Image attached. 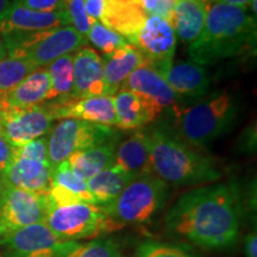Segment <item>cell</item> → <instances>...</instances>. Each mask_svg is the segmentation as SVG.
Instances as JSON below:
<instances>
[{
  "mask_svg": "<svg viewBox=\"0 0 257 257\" xmlns=\"http://www.w3.org/2000/svg\"><path fill=\"white\" fill-rule=\"evenodd\" d=\"M240 224L238 193L226 184L199 186L184 193L163 218L170 236L210 251L233 248Z\"/></svg>",
  "mask_w": 257,
  "mask_h": 257,
  "instance_id": "cell-1",
  "label": "cell"
},
{
  "mask_svg": "<svg viewBox=\"0 0 257 257\" xmlns=\"http://www.w3.org/2000/svg\"><path fill=\"white\" fill-rule=\"evenodd\" d=\"M256 41L255 17L248 9L212 3L199 37L189 43L192 62L212 66L240 55Z\"/></svg>",
  "mask_w": 257,
  "mask_h": 257,
  "instance_id": "cell-2",
  "label": "cell"
},
{
  "mask_svg": "<svg viewBox=\"0 0 257 257\" xmlns=\"http://www.w3.org/2000/svg\"><path fill=\"white\" fill-rule=\"evenodd\" d=\"M150 167L154 175L168 186H199L214 184L221 176L213 159L193 149L184 141L154 130L149 134Z\"/></svg>",
  "mask_w": 257,
  "mask_h": 257,
  "instance_id": "cell-3",
  "label": "cell"
},
{
  "mask_svg": "<svg viewBox=\"0 0 257 257\" xmlns=\"http://www.w3.org/2000/svg\"><path fill=\"white\" fill-rule=\"evenodd\" d=\"M239 113V101L233 93H211L178 113V131L191 147L207 148L233 126Z\"/></svg>",
  "mask_w": 257,
  "mask_h": 257,
  "instance_id": "cell-4",
  "label": "cell"
},
{
  "mask_svg": "<svg viewBox=\"0 0 257 257\" xmlns=\"http://www.w3.org/2000/svg\"><path fill=\"white\" fill-rule=\"evenodd\" d=\"M168 198L169 186L152 173L135 178L113 201L101 207L121 229L149 224L165 208Z\"/></svg>",
  "mask_w": 257,
  "mask_h": 257,
  "instance_id": "cell-5",
  "label": "cell"
},
{
  "mask_svg": "<svg viewBox=\"0 0 257 257\" xmlns=\"http://www.w3.org/2000/svg\"><path fill=\"white\" fill-rule=\"evenodd\" d=\"M6 55L27 60L35 68L49 66L61 56L86 47L83 38L72 25L37 32H16L2 37Z\"/></svg>",
  "mask_w": 257,
  "mask_h": 257,
  "instance_id": "cell-6",
  "label": "cell"
},
{
  "mask_svg": "<svg viewBox=\"0 0 257 257\" xmlns=\"http://www.w3.org/2000/svg\"><path fill=\"white\" fill-rule=\"evenodd\" d=\"M44 223L57 238L66 242L100 238L119 230L101 206L87 202L49 206Z\"/></svg>",
  "mask_w": 257,
  "mask_h": 257,
  "instance_id": "cell-7",
  "label": "cell"
},
{
  "mask_svg": "<svg viewBox=\"0 0 257 257\" xmlns=\"http://www.w3.org/2000/svg\"><path fill=\"white\" fill-rule=\"evenodd\" d=\"M110 126L78 119H62L47 135L48 160L53 167L64 162L74 153L100 144L115 142Z\"/></svg>",
  "mask_w": 257,
  "mask_h": 257,
  "instance_id": "cell-8",
  "label": "cell"
},
{
  "mask_svg": "<svg viewBox=\"0 0 257 257\" xmlns=\"http://www.w3.org/2000/svg\"><path fill=\"white\" fill-rule=\"evenodd\" d=\"M49 207L47 194H37L0 182V239L29 225L44 221Z\"/></svg>",
  "mask_w": 257,
  "mask_h": 257,
  "instance_id": "cell-9",
  "label": "cell"
},
{
  "mask_svg": "<svg viewBox=\"0 0 257 257\" xmlns=\"http://www.w3.org/2000/svg\"><path fill=\"white\" fill-rule=\"evenodd\" d=\"M78 244L59 239L42 221L0 239V250L2 257H68Z\"/></svg>",
  "mask_w": 257,
  "mask_h": 257,
  "instance_id": "cell-10",
  "label": "cell"
},
{
  "mask_svg": "<svg viewBox=\"0 0 257 257\" xmlns=\"http://www.w3.org/2000/svg\"><path fill=\"white\" fill-rule=\"evenodd\" d=\"M53 121L46 104L28 108H0V134L14 148L47 136Z\"/></svg>",
  "mask_w": 257,
  "mask_h": 257,
  "instance_id": "cell-11",
  "label": "cell"
},
{
  "mask_svg": "<svg viewBox=\"0 0 257 257\" xmlns=\"http://www.w3.org/2000/svg\"><path fill=\"white\" fill-rule=\"evenodd\" d=\"M176 42L178 36L168 22L157 16H148L134 47L144 56L146 64L162 74L173 63Z\"/></svg>",
  "mask_w": 257,
  "mask_h": 257,
  "instance_id": "cell-12",
  "label": "cell"
},
{
  "mask_svg": "<svg viewBox=\"0 0 257 257\" xmlns=\"http://www.w3.org/2000/svg\"><path fill=\"white\" fill-rule=\"evenodd\" d=\"M54 120L56 119H78L88 123L115 125L114 96L99 95L89 98L70 96L63 100L47 101Z\"/></svg>",
  "mask_w": 257,
  "mask_h": 257,
  "instance_id": "cell-13",
  "label": "cell"
},
{
  "mask_svg": "<svg viewBox=\"0 0 257 257\" xmlns=\"http://www.w3.org/2000/svg\"><path fill=\"white\" fill-rule=\"evenodd\" d=\"M70 25L67 11L38 12L12 4L0 19V37L16 32H37Z\"/></svg>",
  "mask_w": 257,
  "mask_h": 257,
  "instance_id": "cell-14",
  "label": "cell"
},
{
  "mask_svg": "<svg viewBox=\"0 0 257 257\" xmlns=\"http://www.w3.org/2000/svg\"><path fill=\"white\" fill-rule=\"evenodd\" d=\"M121 88L136 93L152 104L161 114L167 108L176 106L178 96L159 72L148 64L137 68L123 83Z\"/></svg>",
  "mask_w": 257,
  "mask_h": 257,
  "instance_id": "cell-15",
  "label": "cell"
},
{
  "mask_svg": "<svg viewBox=\"0 0 257 257\" xmlns=\"http://www.w3.org/2000/svg\"><path fill=\"white\" fill-rule=\"evenodd\" d=\"M51 169L49 162L14 156L8 169L0 175V182L23 191L48 194Z\"/></svg>",
  "mask_w": 257,
  "mask_h": 257,
  "instance_id": "cell-16",
  "label": "cell"
},
{
  "mask_svg": "<svg viewBox=\"0 0 257 257\" xmlns=\"http://www.w3.org/2000/svg\"><path fill=\"white\" fill-rule=\"evenodd\" d=\"M147 17L138 0H105L100 23L134 46Z\"/></svg>",
  "mask_w": 257,
  "mask_h": 257,
  "instance_id": "cell-17",
  "label": "cell"
},
{
  "mask_svg": "<svg viewBox=\"0 0 257 257\" xmlns=\"http://www.w3.org/2000/svg\"><path fill=\"white\" fill-rule=\"evenodd\" d=\"M47 197L49 206H64L78 202L95 205L86 181L70 168L68 161L51 169L50 188Z\"/></svg>",
  "mask_w": 257,
  "mask_h": 257,
  "instance_id": "cell-18",
  "label": "cell"
},
{
  "mask_svg": "<svg viewBox=\"0 0 257 257\" xmlns=\"http://www.w3.org/2000/svg\"><path fill=\"white\" fill-rule=\"evenodd\" d=\"M105 95L104 63L95 50L82 47L74 54V91L75 98Z\"/></svg>",
  "mask_w": 257,
  "mask_h": 257,
  "instance_id": "cell-19",
  "label": "cell"
},
{
  "mask_svg": "<svg viewBox=\"0 0 257 257\" xmlns=\"http://www.w3.org/2000/svg\"><path fill=\"white\" fill-rule=\"evenodd\" d=\"M161 75L176 95L201 98L211 87V78L204 66L194 62H173Z\"/></svg>",
  "mask_w": 257,
  "mask_h": 257,
  "instance_id": "cell-20",
  "label": "cell"
},
{
  "mask_svg": "<svg viewBox=\"0 0 257 257\" xmlns=\"http://www.w3.org/2000/svg\"><path fill=\"white\" fill-rule=\"evenodd\" d=\"M50 93V79L46 68L36 69L16 87L0 95V108H28L43 104Z\"/></svg>",
  "mask_w": 257,
  "mask_h": 257,
  "instance_id": "cell-21",
  "label": "cell"
},
{
  "mask_svg": "<svg viewBox=\"0 0 257 257\" xmlns=\"http://www.w3.org/2000/svg\"><path fill=\"white\" fill-rule=\"evenodd\" d=\"M113 96L115 126L121 130H141L160 115L152 104L128 89L120 88Z\"/></svg>",
  "mask_w": 257,
  "mask_h": 257,
  "instance_id": "cell-22",
  "label": "cell"
},
{
  "mask_svg": "<svg viewBox=\"0 0 257 257\" xmlns=\"http://www.w3.org/2000/svg\"><path fill=\"white\" fill-rule=\"evenodd\" d=\"M102 63L105 95L113 96L121 88L128 76L141 66L146 64V59L137 48L127 44L110 55L104 56Z\"/></svg>",
  "mask_w": 257,
  "mask_h": 257,
  "instance_id": "cell-23",
  "label": "cell"
},
{
  "mask_svg": "<svg viewBox=\"0 0 257 257\" xmlns=\"http://www.w3.org/2000/svg\"><path fill=\"white\" fill-rule=\"evenodd\" d=\"M113 166L121 168L135 178L152 174L149 134L138 130L115 147Z\"/></svg>",
  "mask_w": 257,
  "mask_h": 257,
  "instance_id": "cell-24",
  "label": "cell"
},
{
  "mask_svg": "<svg viewBox=\"0 0 257 257\" xmlns=\"http://www.w3.org/2000/svg\"><path fill=\"white\" fill-rule=\"evenodd\" d=\"M212 0H176L170 25L176 36L185 43H192L200 35L206 22Z\"/></svg>",
  "mask_w": 257,
  "mask_h": 257,
  "instance_id": "cell-25",
  "label": "cell"
},
{
  "mask_svg": "<svg viewBox=\"0 0 257 257\" xmlns=\"http://www.w3.org/2000/svg\"><path fill=\"white\" fill-rule=\"evenodd\" d=\"M135 179L119 167L111 166L86 181L95 205L105 206L114 200Z\"/></svg>",
  "mask_w": 257,
  "mask_h": 257,
  "instance_id": "cell-26",
  "label": "cell"
},
{
  "mask_svg": "<svg viewBox=\"0 0 257 257\" xmlns=\"http://www.w3.org/2000/svg\"><path fill=\"white\" fill-rule=\"evenodd\" d=\"M115 147H117L115 142L100 144V146L74 153L67 161L70 168L80 178L87 181L98 173L113 166Z\"/></svg>",
  "mask_w": 257,
  "mask_h": 257,
  "instance_id": "cell-27",
  "label": "cell"
},
{
  "mask_svg": "<svg viewBox=\"0 0 257 257\" xmlns=\"http://www.w3.org/2000/svg\"><path fill=\"white\" fill-rule=\"evenodd\" d=\"M50 79V93L47 101L63 100L73 96L74 91V55L61 56L47 66Z\"/></svg>",
  "mask_w": 257,
  "mask_h": 257,
  "instance_id": "cell-28",
  "label": "cell"
},
{
  "mask_svg": "<svg viewBox=\"0 0 257 257\" xmlns=\"http://www.w3.org/2000/svg\"><path fill=\"white\" fill-rule=\"evenodd\" d=\"M36 69L27 60L9 56L0 60V95L16 87L22 80Z\"/></svg>",
  "mask_w": 257,
  "mask_h": 257,
  "instance_id": "cell-29",
  "label": "cell"
},
{
  "mask_svg": "<svg viewBox=\"0 0 257 257\" xmlns=\"http://www.w3.org/2000/svg\"><path fill=\"white\" fill-rule=\"evenodd\" d=\"M87 41L91 42L96 49L100 50L104 54V56L110 55L115 50L130 44L124 37L106 28L100 22H93L87 36Z\"/></svg>",
  "mask_w": 257,
  "mask_h": 257,
  "instance_id": "cell-30",
  "label": "cell"
},
{
  "mask_svg": "<svg viewBox=\"0 0 257 257\" xmlns=\"http://www.w3.org/2000/svg\"><path fill=\"white\" fill-rule=\"evenodd\" d=\"M119 244L114 239L100 237L87 243H79L68 257H118Z\"/></svg>",
  "mask_w": 257,
  "mask_h": 257,
  "instance_id": "cell-31",
  "label": "cell"
},
{
  "mask_svg": "<svg viewBox=\"0 0 257 257\" xmlns=\"http://www.w3.org/2000/svg\"><path fill=\"white\" fill-rule=\"evenodd\" d=\"M136 257H198L187 249L172 243L146 240L137 248Z\"/></svg>",
  "mask_w": 257,
  "mask_h": 257,
  "instance_id": "cell-32",
  "label": "cell"
},
{
  "mask_svg": "<svg viewBox=\"0 0 257 257\" xmlns=\"http://www.w3.org/2000/svg\"><path fill=\"white\" fill-rule=\"evenodd\" d=\"M64 10L68 14L70 25L87 40L93 22L86 14L85 0H64Z\"/></svg>",
  "mask_w": 257,
  "mask_h": 257,
  "instance_id": "cell-33",
  "label": "cell"
},
{
  "mask_svg": "<svg viewBox=\"0 0 257 257\" xmlns=\"http://www.w3.org/2000/svg\"><path fill=\"white\" fill-rule=\"evenodd\" d=\"M14 156L25 157V159H32L49 162L48 160V138L47 136L36 138L24 146L15 148Z\"/></svg>",
  "mask_w": 257,
  "mask_h": 257,
  "instance_id": "cell-34",
  "label": "cell"
},
{
  "mask_svg": "<svg viewBox=\"0 0 257 257\" xmlns=\"http://www.w3.org/2000/svg\"><path fill=\"white\" fill-rule=\"evenodd\" d=\"M15 4L38 12L64 11V0H17Z\"/></svg>",
  "mask_w": 257,
  "mask_h": 257,
  "instance_id": "cell-35",
  "label": "cell"
},
{
  "mask_svg": "<svg viewBox=\"0 0 257 257\" xmlns=\"http://www.w3.org/2000/svg\"><path fill=\"white\" fill-rule=\"evenodd\" d=\"M14 154L15 148L0 134V175L8 169L12 159H14Z\"/></svg>",
  "mask_w": 257,
  "mask_h": 257,
  "instance_id": "cell-36",
  "label": "cell"
},
{
  "mask_svg": "<svg viewBox=\"0 0 257 257\" xmlns=\"http://www.w3.org/2000/svg\"><path fill=\"white\" fill-rule=\"evenodd\" d=\"M175 2L176 0H159L153 15L150 16H157V17L165 19V21H167L170 24L173 11H174Z\"/></svg>",
  "mask_w": 257,
  "mask_h": 257,
  "instance_id": "cell-37",
  "label": "cell"
},
{
  "mask_svg": "<svg viewBox=\"0 0 257 257\" xmlns=\"http://www.w3.org/2000/svg\"><path fill=\"white\" fill-rule=\"evenodd\" d=\"M105 0H85L86 14L92 21L100 22Z\"/></svg>",
  "mask_w": 257,
  "mask_h": 257,
  "instance_id": "cell-38",
  "label": "cell"
},
{
  "mask_svg": "<svg viewBox=\"0 0 257 257\" xmlns=\"http://www.w3.org/2000/svg\"><path fill=\"white\" fill-rule=\"evenodd\" d=\"M244 252L246 257H257V234L256 230L250 231L244 236Z\"/></svg>",
  "mask_w": 257,
  "mask_h": 257,
  "instance_id": "cell-39",
  "label": "cell"
},
{
  "mask_svg": "<svg viewBox=\"0 0 257 257\" xmlns=\"http://www.w3.org/2000/svg\"><path fill=\"white\" fill-rule=\"evenodd\" d=\"M251 2L252 0H212V3H217V4L236 6V8L242 9H248Z\"/></svg>",
  "mask_w": 257,
  "mask_h": 257,
  "instance_id": "cell-40",
  "label": "cell"
},
{
  "mask_svg": "<svg viewBox=\"0 0 257 257\" xmlns=\"http://www.w3.org/2000/svg\"><path fill=\"white\" fill-rule=\"evenodd\" d=\"M138 2L141 3V5H142L144 11L147 12V15L150 16V15H153L154 10H155L157 2H159V0H138Z\"/></svg>",
  "mask_w": 257,
  "mask_h": 257,
  "instance_id": "cell-41",
  "label": "cell"
},
{
  "mask_svg": "<svg viewBox=\"0 0 257 257\" xmlns=\"http://www.w3.org/2000/svg\"><path fill=\"white\" fill-rule=\"evenodd\" d=\"M12 5V3L10 0H0V19H2L3 15L10 9V6Z\"/></svg>",
  "mask_w": 257,
  "mask_h": 257,
  "instance_id": "cell-42",
  "label": "cell"
},
{
  "mask_svg": "<svg viewBox=\"0 0 257 257\" xmlns=\"http://www.w3.org/2000/svg\"><path fill=\"white\" fill-rule=\"evenodd\" d=\"M6 56H8V55H6V49H5V46H4V43H3L2 37H0V60L5 59Z\"/></svg>",
  "mask_w": 257,
  "mask_h": 257,
  "instance_id": "cell-43",
  "label": "cell"
},
{
  "mask_svg": "<svg viewBox=\"0 0 257 257\" xmlns=\"http://www.w3.org/2000/svg\"><path fill=\"white\" fill-rule=\"evenodd\" d=\"M118 257H124V256H118Z\"/></svg>",
  "mask_w": 257,
  "mask_h": 257,
  "instance_id": "cell-44",
  "label": "cell"
},
{
  "mask_svg": "<svg viewBox=\"0 0 257 257\" xmlns=\"http://www.w3.org/2000/svg\"><path fill=\"white\" fill-rule=\"evenodd\" d=\"M14 2H17V0H14Z\"/></svg>",
  "mask_w": 257,
  "mask_h": 257,
  "instance_id": "cell-45",
  "label": "cell"
}]
</instances>
